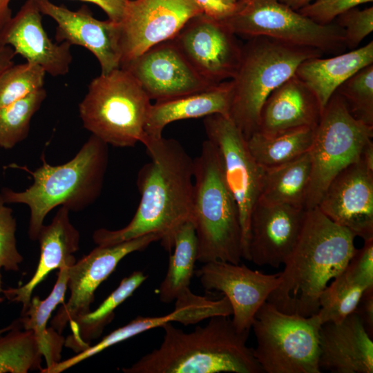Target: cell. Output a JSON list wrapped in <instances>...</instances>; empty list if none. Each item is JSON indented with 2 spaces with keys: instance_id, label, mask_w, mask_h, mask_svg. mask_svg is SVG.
Segmentation results:
<instances>
[{
  "instance_id": "obj_1",
  "label": "cell",
  "mask_w": 373,
  "mask_h": 373,
  "mask_svg": "<svg viewBox=\"0 0 373 373\" xmlns=\"http://www.w3.org/2000/svg\"><path fill=\"white\" fill-rule=\"evenodd\" d=\"M141 143L150 161L137 173L140 200L133 218L122 229L95 231L93 239L104 246L155 233L170 251L178 229L191 220L193 159L175 139L145 137Z\"/></svg>"
},
{
  "instance_id": "obj_2",
  "label": "cell",
  "mask_w": 373,
  "mask_h": 373,
  "mask_svg": "<svg viewBox=\"0 0 373 373\" xmlns=\"http://www.w3.org/2000/svg\"><path fill=\"white\" fill-rule=\"evenodd\" d=\"M354 238L318 207L307 209L298 240L280 272V284L267 302L287 314H316L321 293L353 256Z\"/></svg>"
},
{
  "instance_id": "obj_3",
  "label": "cell",
  "mask_w": 373,
  "mask_h": 373,
  "mask_svg": "<svg viewBox=\"0 0 373 373\" xmlns=\"http://www.w3.org/2000/svg\"><path fill=\"white\" fill-rule=\"evenodd\" d=\"M159 347L140 358L125 373H262L247 341L249 331L239 332L229 316H216L185 332L168 323Z\"/></svg>"
},
{
  "instance_id": "obj_4",
  "label": "cell",
  "mask_w": 373,
  "mask_h": 373,
  "mask_svg": "<svg viewBox=\"0 0 373 373\" xmlns=\"http://www.w3.org/2000/svg\"><path fill=\"white\" fill-rule=\"evenodd\" d=\"M41 159L42 164L34 171L23 167L33 178L28 188L23 191L3 188L1 192L6 203L28 207V236L32 240H37L46 216L55 207L79 211L98 198L108 166V144L91 135L66 163L54 166L44 155Z\"/></svg>"
},
{
  "instance_id": "obj_5",
  "label": "cell",
  "mask_w": 373,
  "mask_h": 373,
  "mask_svg": "<svg viewBox=\"0 0 373 373\" xmlns=\"http://www.w3.org/2000/svg\"><path fill=\"white\" fill-rule=\"evenodd\" d=\"M191 221L198 262L240 263L242 233L238 208L224 179L216 150L208 140L193 159Z\"/></svg>"
},
{
  "instance_id": "obj_6",
  "label": "cell",
  "mask_w": 373,
  "mask_h": 373,
  "mask_svg": "<svg viewBox=\"0 0 373 373\" xmlns=\"http://www.w3.org/2000/svg\"><path fill=\"white\" fill-rule=\"evenodd\" d=\"M323 54L316 48L263 36L250 37L242 46L240 65L231 79L229 117L246 140L256 132L261 108L272 91L293 77L303 61Z\"/></svg>"
},
{
  "instance_id": "obj_7",
  "label": "cell",
  "mask_w": 373,
  "mask_h": 373,
  "mask_svg": "<svg viewBox=\"0 0 373 373\" xmlns=\"http://www.w3.org/2000/svg\"><path fill=\"white\" fill-rule=\"evenodd\" d=\"M151 101L136 79L118 68L92 79L79 113L91 135L108 145L133 147L145 136Z\"/></svg>"
},
{
  "instance_id": "obj_8",
  "label": "cell",
  "mask_w": 373,
  "mask_h": 373,
  "mask_svg": "<svg viewBox=\"0 0 373 373\" xmlns=\"http://www.w3.org/2000/svg\"><path fill=\"white\" fill-rule=\"evenodd\" d=\"M317 314L283 312L268 302L257 311L251 327L257 345L254 355L266 373H321Z\"/></svg>"
},
{
  "instance_id": "obj_9",
  "label": "cell",
  "mask_w": 373,
  "mask_h": 373,
  "mask_svg": "<svg viewBox=\"0 0 373 373\" xmlns=\"http://www.w3.org/2000/svg\"><path fill=\"white\" fill-rule=\"evenodd\" d=\"M373 137V126L354 118L343 99L335 92L314 129L309 151L311 177L305 209L318 206L332 180L359 160L365 144Z\"/></svg>"
},
{
  "instance_id": "obj_10",
  "label": "cell",
  "mask_w": 373,
  "mask_h": 373,
  "mask_svg": "<svg viewBox=\"0 0 373 373\" xmlns=\"http://www.w3.org/2000/svg\"><path fill=\"white\" fill-rule=\"evenodd\" d=\"M223 21L236 35L249 38L267 37L323 53H338L347 47L338 24H319L278 0H243Z\"/></svg>"
},
{
  "instance_id": "obj_11",
  "label": "cell",
  "mask_w": 373,
  "mask_h": 373,
  "mask_svg": "<svg viewBox=\"0 0 373 373\" xmlns=\"http://www.w3.org/2000/svg\"><path fill=\"white\" fill-rule=\"evenodd\" d=\"M207 140L215 147L225 182L238 208L242 258L249 260L250 218L261 193L265 169L251 155L247 140L229 116L214 114L203 121Z\"/></svg>"
},
{
  "instance_id": "obj_12",
  "label": "cell",
  "mask_w": 373,
  "mask_h": 373,
  "mask_svg": "<svg viewBox=\"0 0 373 373\" xmlns=\"http://www.w3.org/2000/svg\"><path fill=\"white\" fill-rule=\"evenodd\" d=\"M202 14L193 0H127L121 20V64L171 40L192 17Z\"/></svg>"
},
{
  "instance_id": "obj_13",
  "label": "cell",
  "mask_w": 373,
  "mask_h": 373,
  "mask_svg": "<svg viewBox=\"0 0 373 373\" xmlns=\"http://www.w3.org/2000/svg\"><path fill=\"white\" fill-rule=\"evenodd\" d=\"M193 69L216 85L231 80L240 65L242 46L222 20L204 14L190 19L172 39Z\"/></svg>"
},
{
  "instance_id": "obj_14",
  "label": "cell",
  "mask_w": 373,
  "mask_h": 373,
  "mask_svg": "<svg viewBox=\"0 0 373 373\" xmlns=\"http://www.w3.org/2000/svg\"><path fill=\"white\" fill-rule=\"evenodd\" d=\"M160 240L159 235L150 233L111 245H97L88 254L71 265L67 289L70 297L58 309L50 321V327L61 334L68 324L89 312L95 299V291L128 254L144 250Z\"/></svg>"
},
{
  "instance_id": "obj_15",
  "label": "cell",
  "mask_w": 373,
  "mask_h": 373,
  "mask_svg": "<svg viewBox=\"0 0 373 373\" xmlns=\"http://www.w3.org/2000/svg\"><path fill=\"white\" fill-rule=\"evenodd\" d=\"M195 274L207 290L226 296L232 308V322L239 332L250 331L255 315L280 284V272L266 274L245 265L216 260L204 263Z\"/></svg>"
},
{
  "instance_id": "obj_16",
  "label": "cell",
  "mask_w": 373,
  "mask_h": 373,
  "mask_svg": "<svg viewBox=\"0 0 373 373\" xmlns=\"http://www.w3.org/2000/svg\"><path fill=\"white\" fill-rule=\"evenodd\" d=\"M120 68L138 82L151 100L162 101L211 86L193 69L172 39L160 43Z\"/></svg>"
},
{
  "instance_id": "obj_17",
  "label": "cell",
  "mask_w": 373,
  "mask_h": 373,
  "mask_svg": "<svg viewBox=\"0 0 373 373\" xmlns=\"http://www.w3.org/2000/svg\"><path fill=\"white\" fill-rule=\"evenodd\" d=\"M42 15L57 23L55 41L82 46L97 59L101 74L120 68L121 49L118 22L95 18L86 5L73 11L50 0H37Z\"/></svg>"
},
{
  "instance_id": "obj_18",
  "label": "cell",
  "mask_w": 373,
  "mask_h": 373,
  "mask_svg": "<svg viewBox=\"0 0 373 373\" xmlns=\"http://www.w3.org/2000/svg\"><path fill=\"white\" fill-rule=\"evenodd\" d=\"M317 207L355 237L373 238V173L359 160L349 165L329 183Z\"/></svg>"
},
{
  "instance_id": "obj_19",
  "label": "cell",
  "mask_w": 373,
  "mask_h": 373,
  "mask_svg": "<svg viewBox=\"0 0 373 373\" xmlns=\"http://www.w3.org/2000/svg\"><path fill=\"white\" fill-rule=\"evenodd\" d=\"M305 213L303 208L258 200L250 218L249 261L275 268L284 264L298 240Z\"/></svg>"
},
{
  "instance_id": "obj_20",
  "label": "cell",
  "mask_w": 373,
  "mask_h": 373,
  "mask_svg": "<svg viewBox=\"0 0 373 373\" xmlns=\"http://www.w3.org/2000/svg\"><path fill=\"white\" fill-rule=\"evenodd\" d=\"M3 42L26 62L42 68L52 76L66 75L73 61L71 45L53 42L42 23L37 0H26L0 32Z\"/></svg>"
},
{
  "instance_id": "obj_21",
  "label": "cell",
  "mask_w": 373,
  "mask_h": 373,
  "mask_svg": "<svg viewBox=\"0 0 373 373\" xmlns=\"http://www.w3.org/2000/svg\"><path fill=\"white\" fill-rule=\"evenodd\" d=\"M318 365L332 373L373 372L372 337L355 312L321 324Z\"/></svg>"
},
{
  "instance_id": "obj_22",
  "label": "cell",
  "mask_w": 373,
  "mask_h": 373,
  "mask_svg": "<svg viewBox=\"0 0 373 373\" xmlns=\"http://www.w3.org/2000/svg\"><path fill=\"white\" fill-rule=\"evenodd\" d=\"M323 110L312 90L295 75L269 95L259 115L256 132L276 135L300 128H315Z\"/></svg>"
},
{
  "instance_id": "obj_23",
  "label": "cell",
  "mask_w": 373,
  "mask_h": 373,
  "mask_svg": "<svg viewBox=\"0 0 373 373\" xmlns=\"http://www.w3.org/2000/svg\"><path fill=\"white\" fill-rule=\"evenodd\" d=\"M69 210L61 207L51 222L43 225L37 240L40 245L38 266L31 279L24 285L8 287L2 293L10 301L21 303L23 314L28 307L32 294L54 269L76 261L73 254L79 248L80 234L70 220Z\"/></svg>"
},
{
  "instance_id": "obj_24",
  "label": "cell",
  "mask_w": 373,
  "mask_h": 373,
  "mask_svg": "<svg viewBox=\"0 0 373 373\" xmlns=\"http://www.w3.org/2000/svg\"><path fill=\"white\" fill-rule=\"evenodd\" d=\"M232 96L233 82L231 79L199 92L157 101L151 104L149 108L144 137H161L164 128L173 122L214 114L229 116Z\"/></svg>"
},
{
  "instance_id": "obj_25",
  "label": "cell",
  "mask_w": 373,
  "mask_h": 373,
  "mask_svg": "<svg viewBox=\"0 0 373 373\" xmlns=\"http://www.w3.org/2000/svg\"><path fill=\"white\" fill-rule=\"evenodd\" d=\"M370 287H373V251L364 246L356 249L345 268L321 293L316 314L321 323L338 322L352 313Z\"/></svg>"
},
{
  "instance_id": "obj_26",
  "label": "cell",
  "mask_w": 373,
  "mask_h": 373,
  "mask_svg": "<svg viewBox=\"0 0 373 373\" xmlns=\"http://www.w3.org/2000/svg\"><path fill=\"white\" fill-rule=\"evenodd\" d=\"M373 64V41L329 58L303 61L295 75L314 93L323 111L337 88L361 68Z\"/></svg>"
},
{
  "instance_id": "obj_27",
  "label": "cell",
  "mask_w": 373,
  "mask_h": 373,
  "mask_svg": "<svg viewBox=\"0 0 373 373\" xmlns=\"http://www.w3.org/2000/svg\"><path fill=\"white\" fill-rule=\"evenodd\" d=\"M171 312L161 316H138L126 325L113 331L120 343L150 329L161 327L168 323L178 322L184 325L198 323L216 316L232 315V308L226 296L212 300L193 294L190 288L175 300Z\"/></svg>"
},
{
  "instance_id": "obj_28",
  "label": "cell",
  "mask_w": 373,
  "mask_h": 373,
  "mask_svg": "<svg viewBox=\"0 0 373 373\" xmlns=\"http://www.w3.org/2000/svg\"><path fill=\"white\" fill-rule=\"evenodd\" d=\"M75 262H69L59 269L57 281L48 296L44 300L38 296L31 298L28 307L19 319L23 329L34 332L46 362V368L61 361L64 338L51 327H47V323L56 307L64 303L69 268Z\"/></svg>"
},
{
  "instance_id": "obj_29",
  "label": "cell",
  "mask_w": 373,
  "mask_h": 373,
  "mask_svg": "<svg viewBox=\"0 0 373 373\" xmlns=\"http://www.w3.org/2000/svg\"><path fill=\"white\" fill-rule=\"evenodd\" d=\"M148 276L135 271L124 278L118 287L94 311L77 318L69 323L72 334L64 342L65 345L79 353L87 348L90 342L102 334L105 327L115 316V309L132 296L146 280Z\"/></svg>"
},
{
  "instance_id": "obj_30",
  "label": "cell",
  "mask_w": 373,
  "mask_h": 373,
  "mask_svg": "<svg viewBox=\"0 0 373 373\" xmlns=\"http://www.w3.org/2000/svg\"><path fill=\"white\" fill-rule=\"evenodd\" d=\"M310 177L311 160L308 151L290 162L265 169L258 200L305 209Z\"/></svg>"
},
{
  "instance_id": "obj_31",
  "label": "cell",
  "mask_w": 373,
  "mask_h": 373,
  "mask_svg": "<svg viewBox=\"0 0 373 373\" xmlns=\"http://www.w3.org/2000/svg\"><path fill=\"white\" fill-rule=\"evenodd\" d=\"M173 253L169 256L166 274L162 281L158 296L161 302L169 303L189 289L198 261V245L191 220L182 224L173 237Z\"/></svg>"
},
{
  "instance_id": "obj_32",
  "label": "cell",
  "mask_w": 373,
  "mask_h": 373,
  "mask_svg": "<svg viewBox=\"0 0 373 373\" xmlns=\"http://www.w3.org/2000/svg\"><path fill=\"white\" fill-rule=\"evenodd\" d=\"M314 129L300 128L276 135L255 132L247 140V146L261 167L275 168L307 153L313 142Z\"/></svg>"
},
{
  "instance_id": "obj_33",
  "label": "cell",
  "mask_w": 373,
  "mask_h": 373,
  "mask_svg": "<svg viewBox=\"0 0 373 373\" xmlns=\"http://www.w3.org/2000/svg\"><path fill=\"white\" fill-rule=\"evenodd\" d=\"M19 320L0 336V373H27L41 370L42 353L32 330H21Z\"/></svg>"
},
{
  "instance_id": "obj_34",
  "label": "cell",
  "mask_w": 373,
  "mask_h": 373,
  "mask_svg": "<svg viewBox=\"0 0 373 373\" xmlns=\"http://www.w3.org/2000/svg\"><path fill=\"white\" fill-rule=\"evenodd\" d=\"M46 95V91L43 88L0 108V147L12 149L27 137L31 119Z\"/></svg>"
},
{
  "instance_id": "obj_35",
  "label": "cell",
  "mask_w": 373,
  "mask_h": 373,
  "mask_svg": "<svg viewBox=\"0 0 373 373\" xmlns=\"http://www.w3.org/2000/svg\"><path fill=\"white\" fill-rule=\"evenodd\" d=\"M45 75L42 68L28 62L7 68L0 75V108L43 88Z\"/></svg>"
},
{
  "instance_id": "obj_36",
  "label": "cell",
  "mask_w": 373,
  "mask_h": 373,
  "mask_svg": "<svg viewBox=\"0 0 373 373\" xmlns=\"http://www.w3.org/2000/svg\"><path fill=\"white\" fill-rule=\"evenodd\" d=\"M336 92L354 118L373 126V64L357 71Z\"/></svg>"
},
{
  "instance_id": "obj_37",
  "label": "cell",
  "mask_w": 373,
  "mask_h": 373,
  "mask_svg": "<svg viewBox=\"0 0 373 373\" xmlns=\"http://www.w3.org/2000/svg\"><path fill=\"white\" fill-rule=\"evenodd\" d=\"M0 193V268L17 271L23 258L17 248L16 220Z\"/></svg>"
},
{
  "instance_id": "obj_38",
  "label": "cell",
  "mask_w": 373,
  "mask_h": 373,
  "mask_svg": "<svg viewBox=\"0 0 373 373\" xmlns=\"http://www.w3.org/2000/svg\"><path fill=\"white\" fill-rule=\"evenodd\" d=\"M338 25L343 29L346 46L352 50L373 31V7L356 8L342 14Z\"/></svg>"
},
{
  "instance_id": "obj_39",
  "label": "cell",
  "mask_w": 373,
  "mask_h": 373,
  "mask_svg": "<svg viewBox=\"0 0 373 373\" xmlns=\"http://www.w3.org/2000/svg\"><path fill=\"white\" fill-rule=\"evenodd\" d=\"M372 1L314 0L298 11L319 24L326 25L347 11Z\"/></svg>"
},
{
  "instance_id": "obj_40",
  "label": "cell",
  "mask_w": 373,
  "mask_h": 373,
  "mask_svg": "<svg viewBox=\"0 0 373 373\" xmlns=\"http://www.w3.org/2000/svg\"><path fill=\"white\" fill-rule=\"evenodd\" d=\"M202 13L209 17L224 21L242 5L243 0H193Z\"/></svg>"
},
{
  "instance_id": "obj_41",
  "label": "cell",
  "mask_w": 373,
  "mask_h": 373,
  "mask_svg": "<svg viewBox=\"0 0 373 373\" xmlns=\"http://www.w3.org/2000/svg\"><path fill=\"white\" fill-rule=\"evenodd\" d=\"M355 312L361 318L365 329L373 336V287L367 288L361 296L355 308Z\"/></svg>"
},
{
  "instance_id": "obj_42",
  "label": "cell",
  "mask_w": 373,
  "mask_h": 373,
  "mask_svg": "<svg viewBox=\"0 0 373 373\" xmlns=\"http://www.w3.org/2000/svg\"><path fill=\"white\" fill-rule=\"evenodd\" d=\"M93 3L99 7L107 15L108 19L119 22L122 17L127 0H78Z\"/></svg>"
},
{
  "instance_id": "obj_43",
  "label": "cell",
  "mask_w": 373,
  "mask_h": 373,
  "mask_svg": "<svg viewBox=\"0 0 373 373\" xmlns=\"http://www.w3.org/2000/svg\"><path fill=\"white\" fill-rule=\"evenodd\" d=\"M15 55L14 50L10 46L5 44L0 37V75L14 64L13 59Z\"/></svg>"
},
{
  "instance_id": "obj_44",
  "label": "cell",
  "mask_w": 373,
  "mask_h": 373,
  "mask_svg": "<svg viewBox=\"0 0 373 373\" xmlns=\"http://www.w3.org/2000/svg\"><path fill=\"white\" fill-rule=\"evenodd\" d=\"M359 161L369 170L373 173V142L372 139L369 140L363 146Z\"/></svg>"
},
{
  "instance_id": "obj_45",
  "label": "cell",
  "mask_w": 373,
  "mask_h": 373,
  "mask_svg": "<svg viewBox=\"0 0 373 373\" xmlns=\"http://www.w3.org/2000/svg\"><path fill=\"white\" fill-rule=\"evenodd\" d=\"M11 0H0V32L12 17L10 8Z\"/></svg>"
},
{
  "instance_id": "obj_46",
  "label": "cell",
  "mask_w": 373,
  "mask_h": 373,
  "mask_svg": "<svg viewBox=\"0 0 373 373\" xmlns=\"http://www.w3.org/2000/svg\"><path fill=\"white\" fill-rule=\"evenodd\" d=\"M294 10H298L309 3V0H278Z\"/></svg>"
},
{
  "instance_id": "obj_47",
  "label": "cell",
  "mask_w": 373,
  "mask_h": 373,
  "mask_svg": "<svg viewBox=\"0 0 373 373\" xmlns=\"http://www.w3.org/2000/svg\"><path fill=\"white\" fill-rule=\"evenodd\" d=\"M3 300V299L1 297H0V303H1ZM13 325H14V322L11 325H8V326L3 328V329H0V336L1 334H3L4 332H7L8 330H10L13 327Z\"/></svg>"
},
{
  "instance_id": "obj_48",
  "label": "cell",
  "mask_w": 373,
  "mask_h": 373,
  "mask_svg": "<svg viewBox=\"0 0 373 373\" xmlns=\"http://www.w3.org/2000/svg\"><path fill=\"white\" fill-rule=\"evenodd\" d=\"M0 269H1V268H0ZM3 289H2L1 274V272H0V294L2 293ZM0 297H1V296H0Z\"/></svg>"
},
{
  "instance_id": "obj_49",
  "label": "cell",
  "mask_w": 373,
  "mask_h": 373,
  "mask_svg": "<svg viewBox=\"0 0 373 373\" xmlns=\"http://www.w3.org/2000/svg\"><path fill=\"white\" fill-rule=\"evenodd\" d=\"M312 1H314V0H309L310 2Z\"/></svg>"
}]
</instances>
